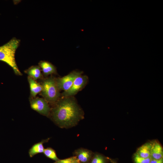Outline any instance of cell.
<instances>
[{
  "label": "cell",
  "instance_id": "obj_1",
  "mask_svg": "<svg viewBox=\"0 0 163 163\" xmlns=\"http://www.w3.org/2000/svg\"><path fill=\"white\" fill-rule=\"evenodd\" d=\"M52 114L54 120L62 126L74 124L82 117L81 110L72 97L59 101L53 109Z\"/></svg>",
  "mask_w": 163,
  "mask_h": 163
},
{
  "label": "cell",
  "instance_id": "obj_2",
  "mask_svg": "<svg viewBox=\"0 0 163 163\" xmlns=\"http://www.w3.org/2000/svg\"><path fill=\"white\" fill-rule=\"evenodd\" d=\"M20 41L19 40L13 38L8 42L0 46V60L9 65L15 74L18 75H21L22 74L17 65L15 54Z\"/></svg>",
  "mask_w": 163,
  "mask_h": 163
},
{
  "label": "cell",
  "instance_id": "obj_3",
  "mask_svg": "<svg viewBox=\"0 0 163 163\" xmlns=\"http://www.w3.org/2000/svg\"><path fill=\"white\" fill-rule=\"evenodd\" d=\"M41 85L43 88L41 94L46 101L54 102L58 100L60 94L56 80L52 78H48L44 80Z\"/></svg>",
  "mask_w": 163,
  "mask_h": 163
},
{
  "label": "cell",
  "instance_id": "obj_4",
  "mask_svg": "<svg viewBox=\"0 0 163 163\" xmlns=\"http://www.w3.org/2000/svg\"><path fill=\"white\" fill-rule=\"evenodd\" d=\"M82 73V72L74 71L62 78L56 79V82L59 90H63L64 91L68 90L76 78Z\"/></svg>",
  "mask_w": 163,
  "mask_h": 163
},
{
  "label": "cell",
  "instance_id": "obj_5",
  "mask_svg": "<svg viewBox=\"0 0 163 163\" xmlns=\"http://www.w3.org/2000/svg\"><path fill=\"white\" fill-rule=\"evenodd\" d=\"M88 81V78L87 76L81 75L79 76L75 79L70 89L63 92L62 96L66 97L75 95L84 87Z\"/></svg>",
  "mask_w": 163,
  "mask_h": 163
},
{
  "label": "cell",
  "instance_id": "obj_6",
  "mask_svg": "<svg viewBox=\"0 0 163 163\" xmlns=\"http://www.w3.org/2000/svg\"><path fill=\"white\" fill-rule=\"evenodd\" d=\"M30 104L32 109L39 113L47 116L50 109L46 100L43 99L37 98L31 100Z\"/></svg>",
  "mask_w": 163,
  "mask_h": 163
},
{
  "label": "cell",
  "instance_id": "obj_7",
  "mask_svg": "<svg viewBox=\"0 0 163 163\" xmlns=\"http://www.w3.org/2000/svg\"><path fill=\"white\" fill-rule=\"evenodd\" d=\"M151 157L152 159H159L163 158V149L161 145L157 141L152 142Z\"/></svg>",
  "mask_w": 163,
  "mask_h": 163
},
{
  "label": "cell",
  "instance_id": "obj_8",
  "mask_svg": "<svg viewBox=\"0 0 163 163\" xmlns=\"http://www.w3.org/2000/svg\"><path fill=\"white\" fill-rule=\"evenodd\" d=\"M152 143V142H147L142 145L138 148L136 153L139 156L143 158L151 157Z\"/></svg>",
  "mask_w": 163,
  "mask_h": 163
},
{
  "label": "cell",
  "instance_id": "obj_9",
  "mask_svg": "<svg viewBox=\"0 0 163 163\" xmlns=\"http://www.w3.org/2000/svg\"><path fill=\"white\" fill-rule=\"evenodd\" d=\"M28 80L30 85V94L33 97H34L37 94L41 92L42 86L29 76L28 77Z\"/></svg>",
  "mask_w": 163,
  "mask_h": 163
},
{
  "label": "cell",
  "instance_id": "obj_10",
  "mask_svg": "<svg viewBox=\"0 0 163 163\" xmlns=\"http://www.w3.org/2000/svg\"><path fill=\"white\" fill-rule=\"evenodd\" d=\"M40 67L45 75L55 73L56 72L55 67L50 63L46 61H41L39 63Z\"/></svg>",
  "mask_w": 163,
  "mask_h": 163
},
{
  "label": "cell",
  "instance_id": "obj_11",
  "mask_svg": "<svg viewBox=\"0 0 163 163\" xmlns=\"http://www.w3.org/2000/svg\"><path fill=\"white\" fill-rule=\"evenodd\" d=\"M77 158L80 162H87L91 157V154L89 151L84 149H79L75 152Z\"/></svg>",
  "mask_w": 163,
  "mask_h": 163
},
{
  "label": "cell",
  "instance_id": "obj_12",
  "mask_svg": "<svg viewBox=\"0 0 163 163\" xmlns=\"http://www.w3.org/2000/svg\"><path fill=\"white\" fill-rule=\"evenodd\" d=\"M47 140H43L34 145L29 151L30 157H32L37 154L43 153L44 150L43 143L47 142Z\"/></svg>",
  "mask_w": 163,
  "mask_h": 163
},
{
  "label": "cell",
  "instance_id": "obj_13",
  "mask_svg": "<svg viewBox=\"0 0 163 163\" xmlns=\"http://www.w3.org/2000/svg\"><path fill=\"white\" fill-rule=\"evenodd\" d=\"M29 76L34 80L40 78L42 77L40 67L37 66H32L26 71Z\"/></svg>",
  "mask_w": 163,
  "mask_h": 163
},
{
  "label": "cell",
  "instance_id": "obj_14",
  "mask_svg": "<svg viewBox=\"0 0 163 163\" xmlns=\"http://www.w3.org/2000/svg\"><path fill=\"white\" fill-rule=\"evenodd\" d=\"M43 153L46 157L52 160L56 161L59 160L57 157L55 151L51 148L44 149Z\"/></svg>",
  "mask_w": 163,
  "mask_h": 163
},
{
  "label": "cell",
  "instance_id": "obj_15",
  "mask_svg": "<svg viewBox=\"0 0 163 163\" xmlns=\"http://www.w3.org/2000/svg\"><path fill=\"white\" fill-rule=\"evenodd\" d=\"M133 158L135 163H149L152 159L151 157L147 158L142 157L136 153L134 155Z\"/></svg>",
  "mask_w": 163,
  "mask_h": 163
},
{
  "label": "cell",
  "instance_id": "obj_16",
  "mask_svg": "<svg viewBox=\"0 0 163 163\" xmlns=\"http://www.w3.org/2000/svg\"><path fill=\"white\" fill-rule=\"evenodd\" d=\"M105 158L100 154H96L92 159L90 163H106Z\"/></svg>",
  "mask_w": 163,
  "mask_h": 163
},
{
  "label": "cell",
  "instance_id": "obj_17",
  "mask_svg": "<svg viewBox=\"0 0 163 163\" xmlns=\"http://www.w3.org/2000/svg\"><path fill=\"white\" fill-rule=\"evenodd\" d=\"M76 158V156H73L64 159L59 160L55 163H71Z\"/></svg>",
  "mask_w": 163,
  "mask_h": 163
},
{
  "label": "cell",
  "instance_id": "obj_18",
  "mask_svg": "<svg viewBox=\"0 0 163 163\" xmlns=\"http://www.w3.org/2000/svg\"><path fill=\"white\" fill-rule=\"evenodd\" d=\"M149 163H163V158L158 160L152 159Z\"/></svg>",
  "mask_w": 163,
  "mask_h": 163
},
{
  "label": "cell",
  "instance_id": "obj_19",
  "mask_svg": "<svg viewBox=\"0 0 163 163\" xmlns=\"http://www.w3.org/2000/svg\"><path fill=\"white\" fill-rule=\"evenodd\" d=\"M79 161L77 158H76L71 163H80Z\"/></svg>",
  "mask_w": 163,
  "mask_h": 163
},
{
  "label": "cell",
  "instance_id": "obj_20",
  "mask_svg": "<svg viewBox=\"0 0 163 163\" xmlns=\"http://www.w3.org/2000/svg\"><path fill=\"white\" fill-rule=\"evenodd\" d=\"M112 162L113 163H116V162H115V161H112Z\"/></svg>",
  "mask_w": 163,
  "mask_h": 163
}]
</instances>
